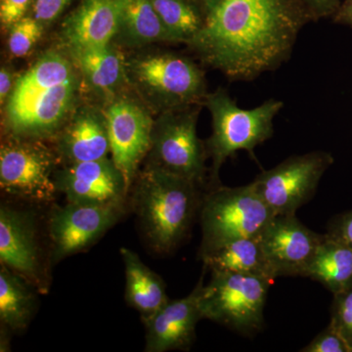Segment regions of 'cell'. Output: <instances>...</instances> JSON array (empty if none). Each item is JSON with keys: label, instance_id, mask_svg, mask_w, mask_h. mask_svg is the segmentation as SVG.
Wrapping results in <instances>:
<instances>
[{"label": "cell", "instance_id": "cell-1", "mask_svg": "<svg viewBox=\"0 0 352 352\" xmlns=\"http://www.w3.org/2000/svg\"><path fill=\"white\" fill-rule=\"evenodd\" d=\"M310 22L298 0H223L187 45L229 80L251 82L288 61Z\"/></svg>", "mask_w": 352, "mask_h": 352}, {"label": "cell", "instance_id": "cell-2", "mask_svg": "<svg viewBox=\"0 0 352 352\" xmlns=\"http://www.w3.org/2000/svg\"><path fill=\"white\" fill-rule=\"evenodd\" d=\"M199 187L150 164L136 175L132 206L153 251L170 254L186 238L203 200Z\"/></svg>", "mask_w": 352, "mask_h": 352}, {"label": "cell", "instance_id": "cell-3", "mask_svg": "<svg viewBox=\"0 0 352 352\" xmlns=\"http://www.w3.org/2000/svg\"><path fill=\"white\" fill-rule=\"evenodd\" d=\"M212 120V136L206 143L208 157L212 159L210 186H219V170L222 164L236 152L244 150L254 160V149L270 139L274 133L275 117L284 107L276 99L263 102L258 107L245 110L224 88L208 94L204 102Z\"/></svg>", "mask_w": 352, "mask_h": 352}, {"label": "cell", "instance_id": "cell-4", "mask_svg": "<svg viewBox=\"0 0 352 352\" xmlns=\"http://www.w3.org/2000/svg\"><path fill=\"white\" fill-rule=\"evenodd\" d=\"M134 87L161 112L201 105L208 95L205 74L191 58L163 52L126 63Z\"/></svg>", "mask_w": 352, "mask_h": 352}, {"label": "cell", "instance_id": "cell-5", "mask_svg": "<svg viewBox=\"0 0 352 352\" xmlns=\"http://www.w3.org/2000/svg\"><path fill=\"white\" fill-rule=\"evenodd\" d=\"M274 217L252 183L212 188L201 204L200 256L231 241L258 237Z\"/></svg>", "mask_w": 352, "mask_h": 352}, {"label": "cell", "instance_id": "cell-6", "mask_svg": "<svg viewBox=\"0 0 352 352\" xmlns=\"http://www.w3.org/2000/svg\"><path fill=\"white\" fill-rule=\"evenodd\" d=\"M272 283L261 275L212 271L210 283L201 289L203 318L241 335H256L263 328L264 307Z\"/></svg>", "mask_w": 352, "mask_h": 352}, {"label": "cell", "instance_id": "cell-7", "mask_svg": "<svg viewBox=\"0 0 352 352\" xmlns=\"http://www.w3.org/2000/svg\"><path fill=\"white\" fill-rule=\"evenodd\" d=\"M200 105L162 112L154 122L148 163L196 183L206 179L205 143L197 135Z\"/></svg>", "mask_w": 352, "mask_h": 352}, {"label": "cell", "instance_id": "cell-8", "mask_svg": "<svg viewBox=\"0 0 352 352\" xmlns=\"http://www.w3.org/2000/svg\"><path fill=\"white\" fill-rule=\"evenodd\" d=\"M58 157L39 139L11 138L0 149V187L8 195L36 204L51 203L58 192Z\"/></svg>", "mask_w": 352, "mask_h": 352}, {"label": "cell", "instance_id": "cell-9", "mask_svg": "<svg viewBox=\"0 0 352 352\" xmlns=\"http://www.w3.org/2000/svg\"><path fill=\"white\" fill-rule=\"evenodd\" d=\"M333 161L332 155L325 151L296 155L271 170L261 171L252 183L275 215L296 214L314 197Z\"/></svg>", "mask_w": 352, "mask_h": 352}, {"label": "cell", "instance_id": "cell-10", "mask_svg": "<svg viewBox=\"0 0 352 352\" xmlns=\"http://www.w3.org/2000/svg\"><path fill=\"white\" fill-rule=\"evenodd\" d=\"M124 205L67 203L55 208L48 219L51 261L59 263L91 248L124 214Z\"/></svg>", "mask_w": 352, "mask_h": 352}, {"label": "cell", "instance_id": "cell-11", "mask_svg": "<svg viewBox=\"0 0 352 352\" xmlns=\"http://www.w3.org/2000/svg\"><path fill=\"white\" fill-rule=\"evenodd\" d=\"M107 120L111 159L131 191L141 162L152 145L153 120L142 105L132 99L115 98L104 111Z\"/></svg>", "mask_w": 352, "mask_h": 352}, {"label": "cell", "instance_id": "cell-12", "mask_svg": "<svg viewBox=\"0 0 352 352\" xmlns=\"http://www.w3.org/2000/svg\"><path fill=\"white\" fill-rule=\"evenodd\" d=\"M324 234L310 230L296 214L275 215L259 235L273 279L302 276Z\"/></svg>", "mask_w": 352, "mask_h": 352}, {"label": "cell", "instance_id": "cell-13", "mask_svg": "<svg viewBox=\"0 0 352 352\" xmlns=\"http://www.w3.org/2000/svg\"><path fill=\"white\" fill-rule=\"evenodd\" d=\"M80 91L74 75L66 82L32 97L25 105L6 115V126L13 138L41 139L56 135L73 113Z\"/></svg>", "mask_w": 352, "mask_h": 352}, {"label": "cell", "instance_id": "cell-14", "mask_svg": "<svg viewBox=\"0 0 352 352\" xmlns=\"http://www.w3.org/2000/svg\"><path fill=\"white\" fill-rule=\"evenodd\" d=\"M0 261L41 293L47 292L34 220L7 205L0 207Z\"/></svg>", "mask_w": 352, "mask_h": 352}, {"label": "cell", "instance_id": "cell-15", "mask_svg": "<svg viewBox=\"0 0 352 352\" xmlns=\"http://www.w3.org/2000/svg\"><path fill=\"white\" fill-rule=\"evenodd\" d=\"M58 192L68 203L112 205L126 204L129 190L112 159L65 164L56 171Z\"/></svg>", "mask_w": 352, "mask_h": 352}, {"label": "cell", "instance_id": "cell-16", "mask_svg": "<svg viewBox=\"0 0 352 352\" xmlns=\"http://www.w3.org/2000/svg\"><path fill=\"white\" fill-rule=\"evenodd\" d=\"M203 286L204 274L188 296L168 300L156 314L142 320L146 352L186 351L192 346L197 324L204 319L201 309Z\"/></svg>", "mask_w": 352, "mask_h": 352}, {"label": "cell", "instance_id": "cell-17", "mask_svg": "<svg viewBox=\"0 0 352 352\" xmlns=\"http://www.w3.org/2000/svg\"><path fill=\"white\" fill-rule=\"evenodd\" d=\"M55 136L57 156L65 164L99 161L111 154L105 113L95 108L76 111Z\"/></svg>", "mask_w": 352, "mask_h": 352}, {"label": "cell", "instance_id": "cell-18", "mask_svg": "<svg viewBox=\"0 0 352 352\" xmlns=\"http://www.w3.org/2000/svg\"><path fill=\"white\" fill-rule=\"evenodd\" d=\"M124 0H82L62 28L69 51L111 44L119 29Z\"/></svg>", "mask_w": 352, "mask_h": 352}, {"label": "cell", "instance_id": "cell-19", "mask_svg": "<svg viewBox=\"0 0 352 352\" xmlns=\"http://www.w3.org/2000/svg\"><path fill=\"white\" fill-rule=\"evenodd\" d=\"M88 85L104 97L115 96L129 80L126 62L112 44L69 51Z\"/></svg>", "mask_w": 352, "mask_h": 352}, {"label": "cell", "instance_id": "cell-20", "mask_svg": "<svg viewBox=\"0 0 352 352\" xmlns=\"http://www.w3.org/2000/svg\"><path fill=\"white\" fill-rule=\"evenodd\" d=\"M126 273V300L129 307L141 315V319L156 314L168 302L166 284L161 276L147 265L136 252L120 249Z\"/></svg>", "mask_w": 352, "mask_h": 352}, {"label": "cell", "instance_id": "cell-21", "mask_svg": "<svg viewBox=\"0 0 352 352\" xmlns=\"http://www.w3.org/2000/svg\"><path fill=\"white\" fill-rule=\"evenodd\" d=\"M73 61L62 53L51 50L44 53L24 75L16 80L6 103V115L18 110L32 97L66 82L76 75Z\"/></svg>", "mask_w": 352, "mask_h": 352}, {"label": "cell", "instance_id": "cell-22", "mask_svg": "<svg viewBox=\"0 0 352 352\" xmlns=\"http://www.w3.org/2000/svg\"><path fill=\"white\" fill-rule=\"evenodd\" d=\"M302 277L319 282L333 295L352 287V249L328 233L324 234Z\"/></svg>", "mask_w": 352, "mask_h": 352}, {"label": "cell", "instance_id": "cell-23", "mask_svg": "<svg viewBox=\"0 0 352 352\" xmlns=\"http://www.w3.org/2000/svg\"><path fill=\"white\" fill-rule=\"evenodd\" d=\"M115 39L129 47L153 43H176L160 19L151 0H124Z\"/></svg>", "mask_w": 352, "mask_h": 352}, {"label": "cell", "instance_id": "cell-24", "mask_svg": "<svg viewBox=\"0 0 352 352\" xmlns=\"http://www.w3.org/2000/svg\"><path fill=\"white\" fill-rule=\"evenodd\" d=\"M36 288L13 271L0 267V321L2 327L22 332L29 326L36 308Z\"/></svg>", "mask_w": 352, "mask_h": 352}, {"label": "cell", "instance_id": "cell-25", "mask_svg": "<svg viewBox=\"0 0 352 352\" xmlns=\"http://www.w3.org/2000/svg\"><path fill=\"white\" fill-rule=\"evenodd\" d=\"M201 258L205 267L210 271L261 275L274 280L264 258L259 236L231 241L204 254Z\"/></svg>", "mask_w": 352, "mask_h": 352}, {"label": "cell", "instance_id": "cell-26", "mask_svg": "<svg viewBox=\"0 0 352 352\" xmlns=\"http://www.w3.org/2000/svg\"><path fill=\"white\" fill-rule=\"evenodd\" d=\"M160 19L176 43H188L205 25L196 0H151Z\"/></svg>", "mask_w": 352, "mask_h": 352}, {"label": "cell", "instance_id": "cell-27", "mask_svg": "<svg viewBox=\"0 0 352 352\" xmlns=\"http://www.w3.org/2000/svg\"><path fill=\"white\" fill-rule=\"evenodd\" d=\"M44 25L34 16H25L9 29L8 51L11 56H27L43 36Z\"/></svg>", "mask_w": 352, "mask_h": 352}, {"label": "cell", "instance_id": "cell-28", "mask_svg": "<svg viewBox=\"0 0 352 352\" xmlns=\"http://www.w3.org/2000/svg\"><path fill=\"white\" fill-rule=\"evenodd\" d=\"M330 324L342 336L352 352V287L333 295Z\"/></svg>", "mask_w": 352, "mask_h": 352}, {"label": "cell", "instance_id": "cell-29", "mask_svg": "<svg viewBox=\"0 0 352 352\" xmlns=\"http://www.w3.org/2000/svg\"><path fill=\"white\" fill-rule=\"evenodd\" d=\"M302 352H351L346 342L338 331L329 324L316 336L307 346L300 349Z\"/></svg>", "mask_w": 352, "mask_h": 352}, {"label": "cell", "instance_id": "cell-30", "mask_svg": "<svg viewBox=\"0 0 352 352\" xmlns=\"http://www.w3.org/2000/svg\"><path fill=\"white\" fill-rule=\"evenodd\" d=\"M34 0H0V22L2 27L10 29L18 21L25 17Z\"/></svg>", "mask_w": 352, "mask_h": 352}, {"label": "cell", "instance_id": "cell-31", "mask_svg": "<svg viewBox=\"0 0 352 352\" xmlns=\"http://www.w3.org/2000/svg\"><path fill=\"white\" fill-rule=\"evenodd\" d=\"M71 0H34L32 16L43 25H50L64 12Z\"/></svg>", "mask_w": 352, "mask_h": 352}, {"label": "cell", "instance_id": "cell-32", "mask_svg": "<svg viewBox=\"0 0 352 352\" xmlns=\"http://www.w3.org/2000/svg\"><path fill=\"white\" fill-rule=\"evenodd\" d=\"M326 233L346 243L352 249V210L333 217L329 222Z\"/></svg>", "mask_w": 352, "mask_h": 352}, {"label": "cell", "instance_id": "cell-33", "mask_svg": "<svg viewBox=\"0 0 352 352\" xmlns=\"http://www.w3.org/2000/svg\"><path fill=\"white\" fill-rule=\"evenodd\" d=\"M307 12L311 16L312 21L317 22L324 18H332L340 8L342 0H298Z\"/></svg>", "mask_w": 352, "mask_h": 352}, {"label": "cell", "instance_id": "cell-34", "mask_svg": "<svg viewBox=\"0 0 352 352\" xmlns=\"http://www.w3.org/2000/svg\"><path fill=\"white\" fill-rule=\"evenodd\" d=\"M14 87L15 83H14L12 72L6 67H2L0 71V104L1 105L7 103L12 94Z\"/></svg>", "mask_w": 352, "mask_h": 352}, {"label": "cell", "instance_id": "cell-35", "mask_svg": "<svg viewBox=\"0 0 352 352\" xmlns=\"http://www.w3.org/2000/svg\"><path fill=\"white\" fill-rule=\"evenodd\" d=\"M332 20L335 24L346 25L352 29V0H342Z\"/></svg>", "mask_w": 352, "mask_h": 352}, {"label": "cell", "instance_id": "cell-36", "mask_svg": "<svg viewBox=\"0 0 352 352\" xmlns=\"http://www.w3.org/2000/svg\"><path fill=\"white\" fill-rule=\"evenodd\" d=\"M196 1L198 2L201 10L205 14L206 18H207L208 14L217 8L223 0H196Z\"/></svg>", "mask_w": 352, "mask_h": 352}]
</instances>
